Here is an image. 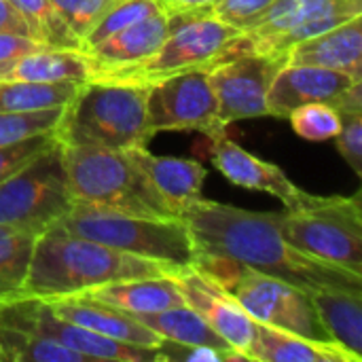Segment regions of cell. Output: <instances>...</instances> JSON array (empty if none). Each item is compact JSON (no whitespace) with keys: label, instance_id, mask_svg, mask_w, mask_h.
Segmentation results:
<instances>
[{"label":"cell","instance_id":"20","mask_svg":"<svg viewBox=\"0 0 362 362\" xmlns=\"http://www.w3.org/2000/svg\"><path fill=\"white\" fill-rule=\"evenodd\" d=\"M81 295H89L129 316L157 314V312L185 303V297L172 272L165 276H157V278H136V280L104 284Z\"/></svg>","mask_w":362,"mask_h":362},{"label":"cell","instance_id":"4","mask_svg":"<svg viewBox=\"0 0 362 362\" xmlns=\"http://www.w3.org/2000/svg\"><path fill=\"white\" fill-rule=\"evenodd\" d=\"M74 204L134 216L172 218L174 212L125 151L62 144Z\"/></svg>","mask_w":362,"mask_h":362},{"label":"cell","instance_id":"23","mask_svg":"<svg viewBox=\"0 0 362 362\" xmlns=\"http://www.w3.org/2000/svg\"><path fill=\"white\" fill-rule=\"evenodd\" d=\"M142 325H146L151 331H155L161 339L187 344V346H204L212 348L216 352H223L227 361H248L246 354L231 348L193 308L187 303L157 312V314H138L134 316Z\"/></svg>","mask_w":362,"mask_h":362},{"label":"cell","instance_id":"12","mask_svg":"<svg viewBox=\"0 0 362 362\" xmlns=\"http://www.w3.org/2000/svg\"><path fill=\"white\" fill-rule=\"evenodd\" d=\"M286 53L246 51L210 68V85L218 102V119L227 127L240 119L265 117L267 91L274 76L286 66Z\"/></svg>","mask_w":362,"mask_h":362},{"label":"cell","instance_id":"39","mask_svg":"<svg viewBox=\"0 0 362 362\" xmlns=\"http://www.w3.org/2000/svg\"><path fill=\"white\" fill-rule=\"evenodd\" d=\"M214 0H157L165 15L172 13H210Z\"/></svg>","mask_w":362,"mask_h":362},{"label":"cell","instance_id":"27","mask_svg":"<svg viewBox=\"0 0 362 362\" xmlns=\"http://www.w3.org/2000/svg\"><path fill=\"white\" fill-rule=\"evenodd\" d=\"M83 83L0 81V112H32L66 106Z\"/></svg>","mask_w":362,"mask_h":362},{"label":"cell","instance_id":"19","mask_svg":"<svg viewBox=\"0 0 362 362\" xmlns=\"http://www.w3.org/2000/svg\"><path fill=\"white\" fill-rule=\"evenodd\" d=\"M286 64L322 66L362 78V15L293 45Z\"/></svg>","mask_w":362,"mask_h":362},{"label":"cell","instance_id":"10","mask_svg":"<svg viewBox=\"0 0 362 362\" xmlns=\"http://www.w3.org/2000/svg\"><path fill=\"white\" fill-rule=\"evenodd\" d=\"M0 325L19 329L45 339H51L81 356L87 362H159L157 348L134 346L112 337L87 331L70 320L59 318L45 299L21 295L0 303Z\"/></svg>","mask_w":362,"mask_h":362},{"label":"cell","instance_id":"25","mask_svg":"<svg viewBox=\"0 0 362 362\" xmlns=\"http://www.w3.org/2000/svg\"><path fill=\"white\" fill-rule=\"evenodd\" d=\"M358 15H362V0H301L291 30L278 40L274 53H288L293 45L337 28Z\"/></svg>","mask_w":362,"mask_h":362},{"label":"cell","instance_id":"6","mask_svg":"<svg viewBox=\"0 0 362 362\" xmlns=\"http://www.w3.org/2000/svg\"><path fill=\"white\" fill-rule=\"evenodd\" d=\"M170 32L163 45L146 62L119 70L98 81H117L134 85H153L165 76L197 68H214L240 53L252 51L248 36L210 13H172Z\"/></svg>","mask_w":362,"mask_h":362},{"label":"cell","instance_id":"1","mask_svg":"<svg viewBox=\"0 0 362 362\" xmlns=\"http://www.w3.org/2000/svg\"><path fill=\"white\" fill-rule=\"evenodd\" d=\"M278 216L280 212H252L204 197L180 214L197 259L231 261L308 293L362 291V276L291 246L278 231Z\"/></svg>","mask_w":362,"mask_h":362},{"label":"cell","instance_id":"28","mask_svg":"<svg viewBox=\"0 0 362 362\" xmlns=\"http://www.w3.org/2000/svg\"><path fill=\"white\" fill-rule=\"evenodd\" d=\"M23 23L28 25L30 38L47 49H81L83 42L66 25L62 15L55 11L51 0H8Z\"/></svg>","mask_w":362,"mask_h":362},{"label":"cell","instance_id":"3","mask_svg":"<svg viewBox=\"0 0 362 362\" xmlns=\"http://www.w3.org/2000/svg\"><path fill=\"white\" fill-rule=\"evenodd\" d=\"M146 95L144 85L87 81L66 104L55 127L57 140L112 151L146 148L153 138L146 123Z\"/></svg>","mask_w":362,"mask_h":362},{"label":"cell","instance_id":"7","mask_svg":"<svg viewBox=\"0 0 362 362\" xmlns=\"http://www.w3.org/2000/svg\"><path fill=\"white\" fill-rule=\"evenodd\" d=\"M280 235L297 250L362 276L361 193L318 197L303 191L278 216Z\"/></svg>","mask_w":362,"mask_h":362},{"label":"cell","instance_id":"36","mask_svg":"<svg viewBox=\"0 0 362 362\" xmlns=\"http://www.w3.org/2000/svg\"><path fill=\"white\" fill-rule=\"evenodd\" d=\"M339 132L335 136L337 151L346 159V163L362 178V110L339 112Z\"/></svg>","mask_w":362,"mask_h":362},{"label":"cell","instance_id":"15","mask_svg":"<svg viewBox=\"0 0 362 362\" xmlns=\"http://www.w3.org/2000/svg\"><path fill=\"white\" fill-rule=\"evenodd\" d=\"M170 32V21L163 11L136 21L95 47L83 51L89 62V81L104 78L119 70L134 68L157 53Z\"/></svg>","mask_w":362,"mask_h":362},{"label":"cell","instance_id":"14","mask_svg":"<svg viewBox=\"0 0 362 362\" xmlns=\"http://www.w3.org/2000/svg\"><path fill=\"white\" fill-rule=\"evenodd\" d=\"M361 81L362 78L322 66L286 64L274 76L267 91V112L272 117L288 119V115L303 104L322 102L335 108L339 98Z\"/></svg>","mask_w":362,"mask_h":362},{"label":"cell","instance_id":"8","mask_svg":"<svg viewBox=\"0 0 362 362\" xmlns=\"http://www.w3.org/2000/svg\"><path fill=\"white\" fill-rule=\"evenodd\" d=\"M195 267L227 288L255 322L335 346L308 291L231 261L197 259Z\"/></svg>","mask_w":362,"mask_h":362},{"label":"cell","instance_id":"17","mask_svg":"<svg viewBox=\"0 0 362 362\" xmlns=\"http://www.w3.org/2000/svg\"><path fill=\"white\" fill-rule=\"evenodd\" d=\"M47 303L59 318L70 320L87 331L112 337L117 341L144 346V348H157L161 341V337L155 331H151L146 325H142L134 316L108 303H102L89 295L57 297V299H49Z\"/></svg>","mask_w":362,"mask_h":362},{"label":"cell","instance_id":"18","mask_svg":"<svg viewBox=\"0 0 362 362\" xmlns=\"http://www.w3.org/2000/svg\"><path fill=\"white\" fill-rule=\"evenodd\" d=\"M125 153L146 174L151 185L174 212V216L180 218V214L191 204L202 199V189L208 172L199 161L153 155L148 153V148H129Z\"/></svg>","mask_w":362,"mask_h":362},{"label":"cell","instance_id":"5","mask_svg":"<svg viewBox=\"0 0 362 362\" xmlns=\"http://www.w3.org/2000/svg\"><path fill=\"white\" fill-rule=\"evenodd\" d=\"M57 225L85 240L140 259L163 263L172 269L197 263L191 231L178 216L151 218L74 204Z\"/></svg>","mask_w":362,"mask_h":362},{"label":"cell","instance_id":"22","mask_svg":"<svg viewBox=\"0 0 362 362\" xmlns=\"http://www.w3.org/2000/svg\"><path fill=\"white\" fill-rule=\"evenodd\" d=\"M310 297L333 344L362 362V291L329 288Z\"/></svg>","mask_w":362,"mask_h":362},{"label":"cell","instance_id":"31","mask_svg":"<svg viewBox=\"0 0 362 362\" xmlns=\"http://www.w3.org/2000/svg\"><path fill=\"white\" fill-rule=\"evenodd\" d=\"M161 6L157 4V0H121L119 4H115L98 23L95 28L83 38V51L95 47L98 42H102L104 38L112 36L115 32L142 21L155 13H159Z\"/></svg>","mask_w":362,"mask_h":362},{"label":"cell","instance_id":"2","mask_svg":"<svg viewBox=\"0 0 362 362\" xmlns=\"http://www.w3.org/2000/svg\"><path fill=\"white\" fill-rule=\"evenodd\" d=\"M170 272L174 269L163 263L108 248L53 225L36 238L25 295L49 301L112 282L157 278Z\"/></svg>","mask_w":362,"mask_h":362},{"label":"cell","instance_id":"11","mask_svg":"<svg viewBox=\"0 0 362 362\" xmlns=\"http://www.w3.org/2000/svg\"><path fill=\"white\" fill-rule=\"evenodd\" d=\"M208 72L197 68L148 85L146 123L153 136L159 132H202L208 138L225 134Z\"/></svg>","mask_w":362,"mask_h":362},{"label":"cell","instance_id":"34","mask_svg":"<svg viewBox=\"0 0 362 362\" xmlns=\"http://www.w3.org/2000/svg\"><path fill=\"white\" fill-rule=\"evenodd\" d=\"M276 0H214L210 4V15L238 28L240 32L252 30L259 19L272 8Z\"/></svg>","mask_w":362,"mask_h":362},{"label":"cell","instance_id":"33","mask_svg":"<svg viewBox=\"0 0 362 362\" xmlns=\"http://www.w3.org/2000/svg\"><path fill=\"white\" fill-rule=\"evenodd\" d=\"M119 2L121 0H51L55 11L62 15L66 25L76 34L81 42L95 28V23Z\"/></svg>","mask_w":362,"mask_h":362},{"label":"cell","instance_id":"9","mask_svg":"<svg viewBox=\"0 0 362 362\" xmlns=\"http://www.w3.org/2000/svg\"><path fill=\"white\" fill-rule=\"evenodd\" d=\"M74 206L62 142L55 140L0 182V225L40 235Z\"/></svg>","mask_w":362,"mask_h":362},{"label":"cell","instance_id":"13","mask_svg":"<svg viewBox=\"0 0 362 362\" xmlns=\"http://www.w3.org/2000/svg\"><path fill=\"white\" fill-rule=\"evenodd\" d=\"M172 276L180 286L185 303L193 308L231 348L246 354L248 358V348L257 322L246 314L238 299L195 265L178 267L172 272Z\"/></svg>","mask_w":362,"mask_h":362},{"label":"cell","instance_id":"21","mask_svg":"<svg viewBox=\"0 0 362 362\" xmlns=\"http://www.w3.org/2000/svg\"><path fill=\"white\" fill-rule=\"evenodd\" d=\"M248 358L257 362H361L337 346L320 344L267 325H255Z\"/></svg>","mask_w":362,"mask_h":362},{"label":"cell","instance_id":"29","mask_svg":"<svg viewBox=\"0 0 362 362\" xmlns=\"http://www.w3.org/2000/svg\"><path fill=\"white\" fill-rule=\"evenodd\" d=\"M0 362H87V358L51 339L0 325Z\"/></svg>","mask_w":362,"mask_h":362},{"label":"cell","instance_id":"24","mask_svg":"<svg viewBox=\"0 0 362 362\" xmlns=\"http://www.w3.org/2000/svg\"><path fill=\"white\" fill-rule=\"evenodd\" d=\"M4 81L34 83H87L89 62L81 49H47L21 57Z\"/></svg>","mask_w":362,"mask_h":362},{"label":"cell","instance_id":"32","mask_svg":"<svg viewBox=\"0 0 362 362\" xmlns=\"http://www.w3.org/2000/svg\"><path fill=\"white\" fill-rule=\"evenodd\" d=\"M293 129L297 136L312 140V142H325L337 136L339 132V112L331 108L329 104L314 102V104H303L295 108L288 115Z\"/></svg>","mask_w":362,"mask_h":362},{"label":"cell","instance_id":"16","mask_svg":"<svg viewBox=\"0 0 362 362\" xmlns=\"http://www.w3.org/2000/svg\"><path fill=\"white\" fill-rule=\"evenodd\" d=\"M210 155H212V163L218 168V172L233 185L244 187V189H255V191H263L269 193L274 197H278L284 208H291L299 202V197L303 195V191L288 180V176L284 174L282 168L259 159L257 155L244 151L240 144H235L231 138L216 136L210 138Z\"/></svg>","mask_w":362,"mask_h":362},{"label":"cell","instance_id":"38","mask_svg":"<svg viewBox=\"0 0 362 362\" xmlns=\"http://www.w3.org/2000/svg\"><path fill=\"white\" fill-rule=\"evenodd\" d=\"M42 45H38L36 40H32L30 36H21V34H8V32H0V81L6 78V74L11 72V68L25 55L38 51Z\"/></svg>","mask_w":362,"mask_h":362},{"label":"cell","instance_id":"35","mask_svg":"<svg viewBox=\"0 0 362 362\" xmlns=\"http://www.w3.org/2000/svg\"><path fill=\"white\" fill-rule=\"evenodd\" d=\"M55 140H57V134L53 129V132H45V134L25 138L11 146H0V182L6 180L11 174H15L19 168H23L30 159H34L38 153H42Z\"/></svg>","mask_w":362,"mask_h":362},{"label":"cell","instance_id":"37","mask_svg":"<svg viewBox=\"0 0 362 362\" xmlns=\"http://www.w3.org/2000/svg\"><path fill=\"white\" fill-rule=\"evenodd\" d=\"M159 361L165 362H229L223 352L204 346H187L170 339H161L157 346Z\"/></svg>","mask_w":362,"mask_h":362},{"label":"cell","instance_id":"26","mask_svg":"<svg viewBox=\"0 0 362 362\" xmlns=\"http://www.w3.org/2000/svg\"><path fill=\"white\" fill-rule=\"evenodd\" d=\"M36 238L30 231L0 225V303L25 295Z\"/></svg>","mask_w":362,"mask_h":362},{"label":"cell","instance_id":"30","mask_svg":"<svg viewBox=\"0 0 362 362\" xmlns=\"http://www.w3.org/2000/svg\"><path fill=\"white\" fill-rule=\"evenodd\" d=\"M66 106L32 110V112H0V146H11L25 138L53 132Z\"/></svg>","mask_w":362,"mask_h":362}]
</instances>
